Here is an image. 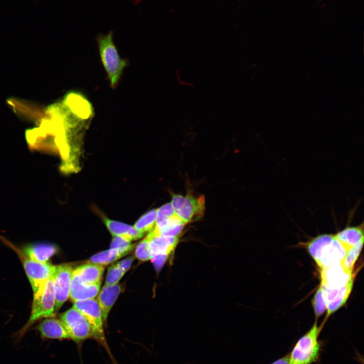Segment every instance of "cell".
I'll return each mask as SVG.
<instances>
[{
    "label": "cell",
    "mask_w": 364,
    "mask_h": 364,
    "mask_svg": "<svg viewBox=\"0 0 364 364\" xmlns=\"http://www.w3.org/2000/svg\"><path fill=\"white\" fill-rule=\"evenodd\" d=\"M69 339L79 344L93 338V331L86 317L73 306L60 316Z\"/></svg>",
    "instance_id": "52a82bcc"
},
{
    "label": "cell",
    "mask_w": 364,
    "mask_h": 364,
    "mask_svg": "<svg viewBox=\"0 0 364 364\" xmlns=\"http://www.w3.org/2000/svg\"><path fill=\"white\" fill-rule=\"evenodd\" d=\"M121 291L119 284L105 285L98 294L97 301L101 307L104 323L107 319L108 314Z\"/></svg>",
    "instance_id": "2e32d148"
},
{
    "label": "cell",
    "mask_w": 364,
    "mask_h": 364,
    "mask_svg": "<svg viewBox=\"0 0 364 364\" xmlns=\"http://www.w3.org/2000/svg\"><path fill=\"white\" fill-rule=\"evenodd\" d=\"M152 258L156 255H169L173 252L178 243V237L165 236L158 234L154 229L147 236Z\"/></svg>",
    "instance_id": "7c38bea8"
},
{
    "label": "cell",
    "mask_w": 364,
    "mask_h": 364,
    "mask_svg": "<svg viewBox=\"0 0 364 364\" xmlns=\"http://www.w3.org/2000/svg\"><path fill=\"white\" fill-rule=\"evenodd\" d=\"M103 220L113 236H119L132 241L141 238L144 234L134 226L104 217Z\"/></svg>",
    "instance_id": "ac0fdd59"
},
{
    "label": "cell",
    "mask_w": 364,
    "mask_h": 364,
    "mask_svg": "<svg viewBox=\"0 0 364 364\" xmlns=\"http://www.w3.org/2000/svg\"><path fill=\"white\" fill-rule=\"evenodd\" d=\"M320 330L315 322L309 331L298 340L289 356L290 364H311L318 359Z\"/></svg>",
    "instance_id": "3957f363"
},
{
    "label": "cell",
    "mask_w": 364,
    "mask_h": 364,
    "mask_svg": "<svg viewBox=\"0 0 364 364\" xmlns=\"http://www.w3.org/2000/svg\"><path fill=\"white\" fill-rule=\"evenodd\" d=\"M347 251L335 234H327L326 240L315 262L321 269L340 263Z\"/></svg>",
    "instance_id": "9c48e42d"
},
{
    "label": "cell",
    "mask_w": 364,
    "mask_h": 364,
    "mask_svg": "<svg viewBox=\"0 0 364 364\" xmlns=\"http://www.w3.org/2000/svg\"><path fill=\"white\" fill-rule=\"evenodd\" d=\"M323 287L339 288L353 280L352 271L345 269L341 263L330 265L321 270Z\"/></svg>",
    "instance_id": "30bf717a"
},
{
    "label": "cell",
    "mask_w": 364,
    "mask_h": 364,
    "mask_svg": "<svg viewBox=\"0 0 364 364\" xmlns=\"http://www.w3.org/2000/svg\"><path fill=\"white\" fill-rule=\"evenodd\" d=\"M346 251L363 240V224L347 226L335 234Z\"/></svg>",
    "instance_id": "ffe728a7"
},
{
    "label": "cell",
    "mask_w": 364,
    "mask_h": 364,
    "mask_svg": "<svg viewBox=\"0 0 364 364\" xmlns=\"http://www.w3.org/2000/svg\"><path fill=\"white\" fill-rule=\"evenodd\" d=\"M28 258L41 263H47L57 251L55 246L48 243L28 245L22 251Z\"/></svg>",
    "instance_id": "d6986e66"
},
{
    "label": "cell",
    "mask_w": 364,
    "mask_h": 364,
    "mask_svg": "<svg viewBox=\"0 0 364 364\" xmlns=\"http://www.w3.org/2000/svg\"><path fill=\"white\" fill-rule=\"evenodd\" d=\"M113 36V32L110 31L106 35L99 34L96 40L102 63L107 73L110 86L114 88L118 84L127 62L119 55Z\"/></svg>",
    "instance_id": "7a4b0ae2"
},
{
    "label": "cell",
    "mask_w": 364,
    "mask_h": 364,
    "mask_svg": "<svg viewBox=\"0 0 364 364\" xmlns=\"http://www.w3.org/2000/svg\"><path fill=\"white\" fill-rule=\"evenodd\" d=\"M37 330L41 337L45 340L69 339L68 333L62 322L53 317L43 320L38 325Z\"/></svg>",
    "instance_id": "9a60e30c"
},
{
    "label": "cell",
    "mask_w": 364,
    "mask_h": 364,
    "mask_svg": "<svg viewBox=\"0 0 364 364\" xmlns=\"http://www.w3.org/2000/svg\"><path fill=\"white\" fill-rule=\"evenodd\" d=\"M135 256L142 261L151 259L149 239L147 236L137 245L135 250Z\"/></svg>",
    "instance_id": "83f0119b"
},
{
    "label": "cell",
    "mask_w": 364,
    "mask_h": 364,
    "mask_svg": "<svg viewBox=\"0 0 364 364\" xmlns=\"http://www.w3.org/2000/svg\"><path fill=\"white\" fill-rule=\"evenodd\" d=\"M174 213L186 223L201 218L205 211V198L201 195H173L171 202Z\"/></svg>",
    "instance_id": "8992f818"
},
{
    "label": "cell",
    "mask_w": 364,
    "mask_h": 364,
    "mask_svg": "<svg viewBox=\"0 0 364 364\" xmlns=\"http://www.w3.org/2000/svg\"><path fill=\"white\" fill-rule=\"evenodd\" d=\"M126 254L127 253L123 252L117 249L110 248L108 250L100 252L92 256L88 260V262L105 266L114 262Z\"/></svg>",
    "instance_id": "44dd1931"
},
{
    "label": "cell",
    "mask_w": 364,
    "mask_h": 364,
    "mask_svg": "<svg viewBox=\"0 0 364 364\" xmlns=\"http://www.w3.org/2000/svg\"><path fill=\"white\" fill-rule=\"evenodd\" d=\"M131 241L119 236H113L110 245L111 249H117L123 252L128 254L135 247Z\"/></svg>",
    "instance_id": "4316f807"
},
{
    "label": "cell",
    "mask_w": 364,
    "mask_h": 364,
    "mask_svg": "<svg viewBox=\"0 0 364 364\" xmlns=\"http://www.w3.org/2000/svg\"><path fill=\"white\" fill-rule=\"evenodd\" d=\"M101 284L84 285L71 277L69 297L73 302L95 298L100 292Z\"/></svg>",
    "instance_id": "e0dca14e"
},
{
    "label": "cell",
    "mask_w": 364,
    "mask_h": 364,
    "mask_svg": "<svg viewBox=\"0 0 364 364\" xmlns=\"http://www.w3.org/2000/svg\"><path fill=\"white\" fill-rule=\"evenodd\" d=\"M0 237L5 244L18 254L23 265L33 293L36 292L39 287L50 278L54 265L48 262L41 263L28 258L11 242L4 238Z\"/></svg>",
    "instance_id": "277c9868"
},
{
    "label": "cell",
    "mask_w": 364,
    "mask_h": 364,
    "mask_svg": "<svg viewBox=\"0 0 364 364\" xmlns=\"http://www.w3.org/2000/svg\"><path fill=\"white\" fill-rule=\"evenodd\" d=\"M68 108L79 118L86 121L93 116V108L90 103L80 94H68L63 101Z\"/></svg>",
    "instance_id": "5bb4252c"
},
{
    "label": "cell",
    "mask_w": 364,
    "mask_h": 364,
    "mask_svg": "<svg viewBox=\"0 0 364 364\" xmlns=\"http://www.w3.org/2000/svg\"><path fill=\"white\" fill-rule=\"evenodd\" d=\"M312 303L316 317L321 316L327 309V303L321 286L317 290L313 298Z\"/></svg>",
    "instance_id": "484cf974"
},
{
    "label": "cell",
    "mask_w": 364,
    "mask_h": 364,
    "mask_svg": "<svg viewBox=\"0 0 364 364\" xmlns=\"http://www.w3.org/2000/svg\"><path fill=\"white\" fill-rule=\"evenodd\" d=\"M353 284V280L339 288H327L320 285L327 303L328 316L337 311L346 303L351 293Z\"/></svg>",
    "instance_id": "8fae6325"
},
{
    "label": "cell",
    "mask_w": 364,
    "mask_h": 364,
    "mask_svg": "<svg viewBox=\"0 0 364 364\" xmlns=\"http://www.w3.org/2000/svg\"><path fill=\"white\" fill-rule=\"evenodd\" d=\"M157 209L149 211L143 215L135 222L134 227L144 234L151 232L155 227Z\"/></svg>",
    "instance_id": "603a6c76"
},
{
    "label": "cell",
    "mask_w": 364,
    "mask_h": 364,
    "mask_svg": "<svg viewBox=\"0 0 364 364\" xmlns=\"http://www.w3.org/2000/svg\"><path fill=\"white\" fill-rule=\"evenodd\" d=\"M135 257V256L132 255L117 262L115 264L120 269L125 273L130 267Z\"/></svg>",
    "instance_id": "4dcf8cb0"
},
{
    "label": "cell",
    "mask_w": 364,
    "mask_h": 364,
    "mask_svg": "<svg viewBox=\"0 0 364 364\" xmlns=\"http://www.w3.org/2000/svg\"><path fill=\"white\" fill-rule=\"evenodd\" d=\"M186 223L175 213L168 218L165 226L158 234L171 237H178Z\"/></svg>",
    "instance_id": "7402d4cb"
},
{
    "label": "cell",
    "mask_w": 364,
    "mask_h": 364,
    "mask_svg": "<svg viewBox=\"0 0 364 364\" xmlns=\"http://www.w3.org/2000/svg\"><path fill=\"white\" fill-rule=\"evenodd\" d=\"M271 364H290L289 355H286L285 356L277 360Z\"/></svg>",
    "instance_id": "1f68e13d"
},
{
    "label": "cell",
    "mask_w": 364,
    "mask_h": 364,
    "mask_svg": "<svg viewBox=\"0 0 364 364\" xmlns=\"http://www.w3.org/2000/svg\"><path fill=\"white\" fill-rule=\"evenodd\" d=\"M124 274L125 272L120 269L115 263L113 264L108 269L105 285L117 284Z\"/></svg>",
    "instance_id": "f1b7e54d"
},
{
    "label": "cell",
    "mask_w": 364,
    "mask_h": 364,
    "mask_svg": "<svg viewBox=\"0 0 364 364\" xmlns=\"http://www.w3.org/2000/svg\"><path fill=\"white\" fill-rule=\"evenodd\" d=\"M363 240L347 251L344 258L341 261V264L348 271H352L353 266L361 252Z\"/></svg>",
    "instance_id": "d4e9b609"
},
{
    "label": "cell",
    "mask_w": 364,
    "mask_h": 364,
    "mask_svg": "<svg viewBox=\"0 0 364 364\" xmlns=\"http://www.w3.org/2000/svg\"><path fill=\"white\" fill-rule=\"evenodd\" d=\"M171 203H168L157 209L155 231L158 233L166 225L168 218L174 214Z\"/></svg>",
    "instance_id": "cb8c5ba5"
},
{
    "label": "cell",
    "mask_w": 364,
    "mask_h": 364,
    "mask_svg": "<svg viewBox=\"0 0 364 364\" xmlns=\"http://www.w3.org/2000/svg\"><path fill=\"white\" fill-rule=\"evenodd\" d=\"M55 309V293L52 271L49 279L34 293L30 316L24 326L16 333V340H20L27 330L40 319L54 317Z\"/></svg>",
    "instance_id": "6da1fadb"
},
{
    "label": "cell",
    "mask_w": 364,
    "mask_h": 364,
    "mask_svg": "<svg viewBox=\"0 0 364 364\" xmlns=\"http://www.w3.org/2000/svg\"><path fill=\"white\" fill-rule=\"evenodd\" d=\"M73 307L87 319L93 331V338L106 349H108L103 328V319L101 307L95 298L74 302Z\"/></svg>",
    "instance_id": "5b68a950"
},
{
    "label": "cell",
    "mask_w": 364,
    "mask_h": 364,
    "mask_svg": "<svg viewBox=\"0 0 364 364\" xmlns=\"http://www.w3.org/2000/svg\"><path fill=\"white\" fill-rule=\"evenodd\" d=\"M105 266L92 262L83 264L73 270L71 277L84 285L101 283Z\"/></svg>",
    "instance_id": "4fadbf2b"
},
{
    "label": "cell",
    "mask_w": 364,
    "mask_h": 364,
    "mask_svg": "<svg viewBox=\"0 0 364 364\" xmlns=\"http://www.w3.org/2000/svg\"><path fill=\"white\" fill-rule=\"evenodd\" d=\"M72 267L64 263L54 266L53 277L55 293V311H58L68 299L73 271Z\"/></svg>",
    "instance_id": "ba28073f"
},
{
    "label": "cell",
    "mask_w": 364,
    "mask_h": 364,
    "mask_svg": "<svg viewBox=\"0 0 364 364\" xmlns=\"http://www.w3.org/2000/svg\"><path fill=\"white\" fill-rule=\"evenodd\" d=\"M167 255L160 254L157 255L151 258L155 269L157 271H159L165 263L168 257Z\"/></svg>",
    "instance_id": "f546056e"
}]
</instances>
